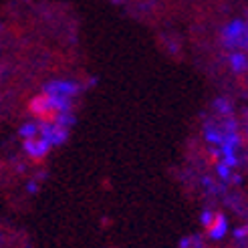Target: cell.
<instances>
[{"label": "cell", "instance_id": "1", "mask_svg": "<svg viewBox=\"0 0 248 248\" xmlns=\"http://www.w3.org/2000/svg\"><path fill=\"white\" fill-rule=\"evenodd\" d=\"M220 41L228 51H248V27L244 18H234L220 29Z\"/></svg>", "mask_w": 248, "mask_h": 248}, {"label": "cell", "instance_id": "2", "mask_svg": "<svg viewBox=\"0 0 248 248\" xmlns=\"http://www.w3.org/2000/svg\"><path fill=\"white\" fill-rule=\"evenodd\" d=\"M83 91H85V85L75 79H51V81L43 83V87H41L43 95L69 97V99H77Z\"/></svg>", "mask_w": 248, "mask_h": 248}, {"label": "cell", "instance_id": "3", "mask_svg": "<svg viewBox=\"0 0 248 248\" xmlns=\"http://www.w3.org/2000/svg\"><path fill=\"white\" fill-rule=\"evenodd\" d=\"M39 138H43L51 147H61L69 141L71 129L57 125L55 121H39Z\"/></svg>", "mask_w": 248, "mask_h": 248}, {"label": "cell", "instance_id": "4", "mask_svg": "<svg viewBox=\"0 0 248 248\" xmlns=\"http://www.w3.org/2000/svg\"><path fill=\"white\" fill-rule=\"evenodd\" d=\"M53 147L48 145L43 138H32V140H24L22 141V152L27 154L32 162H43V159L51 154Z\"/></svg>", "mask_w": 248, "mask_h": 248}, {"label": "cell", "instance_id": "5", "mask_svg": "<svg viewBox=\"0 0 248 248\" xmlns=\"http://www.w3.org/2000/svg\"><path fill=\"white\" fill-rule=\"evenodd\" d=\"M228 230H230L228 218H226L224 214H220V212H218V214H216V218H214V222L206 228V234H208V238H210V240L220 242V240L228 234Z\"/></svg>", "mask_w": 248, "mask_h": 248}, {"label": "cell", "instance_id": "6", "mask_svg": "<svg viewBox=\"0 0 248 248\" xmlns=\"http://www.w3.org/2000/svg\"><path fill=\"white\" fill-rule=\"evenodd\" d=\"M202 131H204V140H206V143H208L210 147H218V145L222 143V138H224V133H222V125H220V123H216V121H206L204 127H202Z\"/></svg>", "mask_w": 248, "mask_h": 248}, {"label": "cell", "instance_id": "7", "mask_svg": "<svg viewBox=\"0 0 248 248\" xmlns=\"http://www.w3.org/2000/svg\"><path fill=\"white\" fill-rule=\"evenodd\" d=\"M228 65L232 69V73H236V75H242V73L248 71V55L242 53V51H232L228 55Z\"/></svg>", "mask_w": 248, "mask_h": 248}, {"label": "cell", "instance_id": "8", "mask_svg": "<svg viewBox=\"0 0 248 248\" xmlns=\"http://www.w3.org/2000/svg\"><path fill=\"white\" fill-rule=\"evenodd\" d=\"M18 138L24 141V140H32V138H39V119H27V121H22L18 129Z\"/></svg>", "mask_w": 248, "mask_h": 248}, {"label": "cell", "instance_id": "9", "mask_svg": "<svg viewBox=\"0 0 248 248\" xmlns=\"http://www.w3.org/2000/svg\"><path fill=\"white\" fill-rule=\"evenodd\" d=\"M214 111L222 117H230L232 111H234V105H232V101H228V99L220 97V99H214Z\"/></svg>", "mask_w": 248, "mask_h": 248}, {"label": "cell", "instance_id": "10", "mask_svg": "<svg viewBox=\"0 0 248 248\" xmlns=\"http://www.w3.org/2000/svg\"><path fill=\"white\" fill-rule=\"evenodd\" d=\"M216 173H218V178L222 180V184H228L232 180V170L228 166H224L222 162L216 164Z\"/></svg>", "mask_w": 248, "mask_h": 248}, {"label": "cell", "instance_id": "11", "mask_svg": "<svg viewBox=\"0 0 248 248\" xmlns=\"http://www.w3.org/2000/svg\"><path fill=\"white\" fill-rule=\"evenodd\" d=\"M216 214H218V212H214V210L204 208V210H202V214H200V224H202L204 228H208V226H210V224H212V222H214Z\"/></svg>", "mask_w": 248, "mask_h": 248}, {"label": "cell", "instance_id": "12", "mask_svg": "<svg viewBox=\"0 0 248 248\" xmlns=\"http://www.w3.org/2000/svg\"><path fill=\"white\" fill-rule=\"evenodd\" d=\"M232 236H234V240H236L238 244L246 242L248 240V226H238L236 230H232Z\"/></svg>", "mask_w": 248, "mask_h": 248}, {"label": "cell", "instance_id": "13", "mask_svg": "<svg viewBox=\"0 0 248 248\" xmlns=\"http://www.w3.org/2000/svg\"><path fill=\"white\" fill-rule=\"evenodd\" d=\"M24 190H27V194L29 196H36L41 192V182L36 180V178H32V180H29L27 182V186H24Z\"/></svg>", "mask_w": 248, "mask_h": 248}, {"label": "cell", "instance_id": "14", "mask_svg": "<svg viewBox=\"0 0 248 248\" xmlns=\"http://www.w3.org/2000/svg\"><path fill=\"white\" fill-rule=\"evenodd\" d=\"M180 248H192V238H184L180 242Z\"/></svg>", "mask_w": 248, "mask_h": 248}, {"label": "cell", "instance_id": "15", "mask_svg": "<svg viewBox=\"0 0 248 248\" xmlns=\"http://www.w3.org/2000/svg\"><path fill=\"white\" fill-rule=\"evenodd\" d=\"M244 22H246V27H248V15H246V18H244Z\"/></svg>", "mask_w": 248, "mask_h": 248}, {"label": "cell", "instance_id": "16", "mask_svg": "<svg viewBox=\"0 0 248 248\" xmlns=\"http://www.w3.org/2000/svg\"><path fill=\"white\" fill-rule=\"evenodd\" d=\"M246 135H248V123H246Z\"/></svg>", "mask_w": 248, "mask_h": 248}]
</instances>
